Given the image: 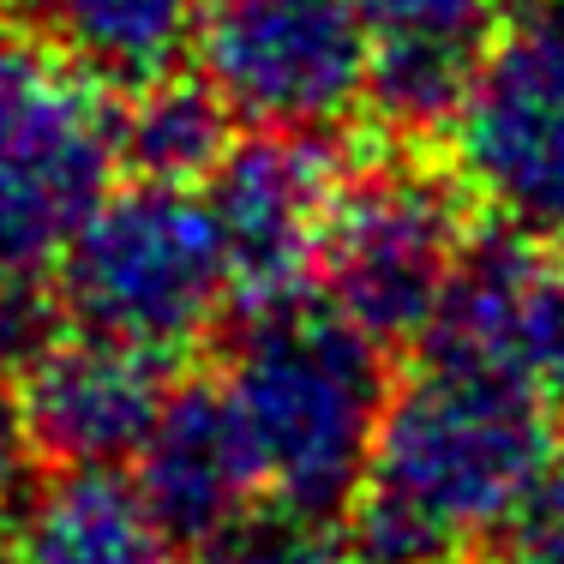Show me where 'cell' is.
I'll return each mask as SVG.
<instances>
[{
    "label": "cell",
    "mask_w": 564,
    "mask_h": 564,
    "mask_svg": "<svg viewBox=\"0 0 564 564\" xmlns=\"http://www.w3.org/2000/svg\"><path fill=\"white\" fill-rule=\"evenodd\" d=\"M235 109L198 73H163L144 90H132L115 109V156L127 181L163 186H205V174L223 163V151L240 139Z\"/></svg>",
    "instance_id": "15"
},
{
    "label": "cell",
    "mask_w": 564,
    "mask_h": 564,
    "mask_svg": "<svg viewBox=\"0 0 564 564\" xmlns=\"http://www.w3.org/2000/svg\"><path fill=\"white\" fill-rule=\"evenodd\" d=\"M475 210L456 163H433L426 144H391L343 174L318 282L384 348L421 343L456 252L480 223Z\"/></svg>",
    "instance_id": "4"
},
{
    "label": "cell",
    "mask_w": 564,
    "mask_h": 564,
    "mask_svg": "<svg viewBox=\"0 0 564 564\" xmlns=\"http://www.w3.org/2000/svg\"><path fill=\"white\" fill-rule=\"evenodd\" d=\"M31 487H36V445L19 409V384L0 372V517H12Z\"/></svg>",
    "instance_id": "20"
},
{
    "label": "cell",
    "mask_w": 564,
    "mask_h": 564,
    "mask_svg": "<svg viewBox=\"0 0 564 564\" xmlns=\"http://www.w3.org/2000/svg\"><path fill=\"white\" fill-rule=\"evenodd\" d=\"M120 174L102 85L31 36H0V264L55 271Z\"/></svg>",
    "instance_id": "5"
},
{
    "label": "cell",
    "mask_w": 564,
    "mask_h": 564,
    "mask_svg": "<svg viewBox=\"0 0 564 564\" xmlns=\"http://www.w3.org/2000/svg\"><path fill=\"white\" fill-rule=\"evenodd\" d=\"M223 384L252 433L276 510L337 529L372 475L397 372L330 294L252 301L223 330Z\"/></svg>",
    "instance_id": "1"
},
{
    "label": "cell",
    "mask_w": 564,
    "mask_h": 564,
    "mask_svg": "<svg viewBox=\"0 0 564 564\" xmlns=\"http://www.w3.org/2000/svg\"><path fill=\"white\" fill-rule=\"evenodd\" d=\"M66 318L97 337L181 360L235 301L198 186L120 181L55 259Z\"/></svg>",
    "instance_id": "3"
},
{
    "label": "cell",
    "mask_w": 564,
    "mask_h": 564,
    "mask_svg": "<svg viewBox=\"0 0 564 564\" xmlns=\"http://www.w3.org/2000/svg\"><path fill=\"white\" fill-rule=\"evenodd\" d=\"M529 379L553 402H564V264L553 259V282L534 313V343H529Z\"/></svg>",
    "instance_id": "21"
},
{
    "label": "cell",
    "mask_w": 564,
    "mask_h": 564,
    "mask_svg": "<svg viewBox=\"0 0 564 564\" xmlns=\"http://www.w3.org/2000/svg\"><path fill=\"white\" fill-rule=\"evenodd\" d=\"M132 487L181 553L271 505L252 433L223 379H174L163 414L132 456Z\"/></svg>",
    "instance_id": "10"
},
{
    "label": "cell",
    "mask_w": 564,
    "mask_h": 564,
    "mask_svg": "<svg viewBox=\"0 0 564 564\" xmlns=\"http://www.w3.org/2000/svg\"><path fill=\"white\" fill-rule=\"evenodd\" d=\"M7 564H169V534L120 468H55L12 510Z\"/></svg>",
    "instance_id": "12"
},
{
    "label": "cell",
    "mask_w": 564,
    "mask_h": 564,
    "mask_svg": "<svg viewBox=\"0 0 564 564\" xmlns=\"http://www.w3.org/2000/svg\"><path fill=\"white\" fill-rule=\"evenodd\" d=\"M451 163L487 217L529 235L564 228V19H522L487 43Z\"/></svg>",
    "instance_id": "7"
},
{
    "label": "cell",
    "mask_w": 564,
    "mask_h": 564,
    "mask_svg": "<svg viewBox=\"0 0 564 564\" xmlns=\"http://www.w3.org/2000/svg\"><path fill=\"white\" fill-rule=\"evenodd\" d=\"M12 19V0H0V24H7Z\"/></svg>",
    "instance_id": "24"
},
{
    "label": "cell",
    "mask_w": 564,
    "mask_h": 564,
    "mask_svg": "<svg viewBox=\"0 0 564 564\" xmlns=\"http://www.w3.org/2000/svg\"><path fill=\"white\" fill-rule=\"evenodd\" d=\"M31 43L102 90H144L198 43V0H12Z\"/></svg>",
    "instance_id": "13"
},
{
    "label": "cell",
    "mask_w": 564,
    "mask_h": 564,
    "mask_svg": "<svg viewBox=\"0 0 564 564\" xmlns=\"http://www.w3.org/2000/svg\"><path fill=\"white\" fill-rule=\"evenodd\" d=\"M174 360L139 343L78 330L19 372V409L36 463L48 468H120L144 445L174 391Z\"/></svg>",
    "instance_id": "9"
},
{
    "label": "cell",
    "mask_w": 564,
    "mask_h": 564,
    "mask_svg": "<svg viewBox=\"0 0 564 564\" xmlns=\"http://www.w3.org/2000/svg\"><path fill=\"white\" fill-rule=\"evenodd\" d=\"M546 282H553V240L546 235H529L505 217L475 223L421 343H414V360L529 372L534 313H541Z\"/></svg>",
    "instance_id": "11"
},
{
    "label": "cell",
    "mask_w": 564,
    "mask_h": 564,
    "mask_svg": "<svg viewBox=\"0 0 564 564\" xmlns=\"http://www.w3.org/2000/svg\"><path fill=\"white\" fill-rule=\"evenodd\" d=\"M66 301L55 271L36 264H0V372L19 379L31 360H43L48 348L66 337Z\"/></svg>",
    "instance_id": "18"
},
{
    "label": "cell",
    "mask_w": 564,
    "mask_h": 564,
    "mask_svg": "<svg viewBox=\"0 0 564 564\" xmlns=\"http://www.w3.org/2000/svg\"><path fill=\"white\" fill-rule=\"evenodd\" d=\"M553 397L529 372L414 360L397 379L372 451V487L480 541L558 456Z\"/></svg>",
    "instance_id": "2"
},
{
    "label": "cell",
    "mask_w": 564,
    "mask_h": 564,
    "mask_svg": "<svg viewBox=\"0 0 564 564\" xmlns=\"http://www.w3.org/2000/svg\"><path fill=\"white\" fill-rule=\"evenodd\" d=\"M487 31H402V36H372V66H367V102L360 115L379 120L391 144H426L451 139L463 115L475 73L487 61Z\"/></svg>",
    "instance_id": "14"
},
{
    "label": "cell",
    "mask_w": 564,
    "mask_h": 564,
    "mask_svg": "<svg viewBox=\"0 0 564 564\" xmlns=\"http://www.w3.org/2000/svg\"><path fill=\"white\" fill-rule=\"evenodd\" d=\"M546 240H553V259L564 264V228H558V235H546Z\"/></svg>",
    "instance_id": "23"
},
{
    "label": "cell",
    "mask_w": 564,
    "mask_h": 564,
    "mask_svg": "<svg viewBox=\"0 0 564 564\" xmlns=\"http://www.w3.org/2000/svg\"><path fill=\"white\" fill-rule=\"evenodd\" d=\"M372 36H402V31H487L492 7L487 0H355Z\"/></svg>",
    "instance_id": "19"
},
{
    "label": "cell",
    "mask_w": 564,
    "mask_h": 564,
    "mask_svg": "<svg viewBox=\"0 0 564 564\" xmlns=\"http://www.w3.org/2000/svg\"><path fill=\"white\" fill-rule=\"evenodd\" d=\"M193 55L240 127L330 132L367 102L372 24L355 0H210Z\"/></svg>",
    "instance_id": "6"
},
{
    "label": "cell",
    "mask_w": 564,
    "mask_h": 564,
    "mask_svg": "<svg viewBox=\"0 0 564 564\" xmlns=\"http://www.w3.org/2000/svg\"><path fill=\"white\" fill-rule=\"evenodd\" d=\"M487 7H492V19L522 24V19H558L564 0H487Z\"/></svg>",
    "instance_id": "22"
},
{
    "label": "cell",
    "mask_w": 564,
    "mask_h": 564,
    "mask_svg": "<svg viewBox=\"0 0 564 564\" xmlns=\"http://www.w3.org/2000/svg\"><path fill=\"white\" fill-rule=\"evenodd\" d=\"M468 564H564V451L480 534Z\"/></svg>",
    "instance_id": "16"
},
{
    "label": "cell",
    "mask_w": 564,
    "mask_h": 564,
    "mask_svg": "<svg viewBox=\"0 0 564 564\" xmlns=\"http://www.w3.org/2000/svg\"><path fill=\"white\" fill-rule=\"evenodd\" d=\"M181 564H343V546H337V529L271 505V510H252L247 522H235L217 541L193 546Z\"/></svg>",
    "instance_id": "17"
},
{
    "label": "cell",
    "mask_w": 564,
    "mask_h": 564,
    "mask_svg": "<svg viewBox=\"0 0 564 564\" xmlns=\"http://www.w3.org/2000/svg\"><path fill=\"white\" fill-rule=\"evenodd\" d=\"M343 174L348 169L325 144V132L247 127L223 151V163L205 174L198 198H205L210 228H217L235 306L313 289Z\"/></svg>",
    "instance_id": "8"
}]
</instances>
